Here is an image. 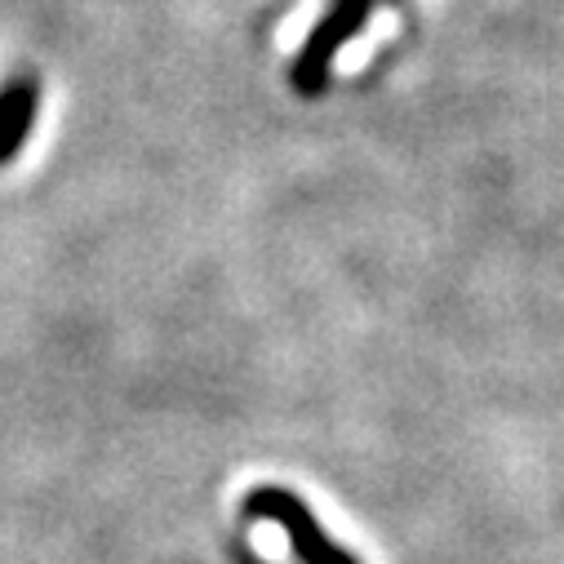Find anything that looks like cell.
Masks as SVG:
<instances>
[{
  "label": "cell",
  "instance_id": "3957f363",
  "mask_svg": "<svg viewBox=\"0 0 564 564\" xmlns=\"http://www.w3.org/2000/svg\"><path fill=\"white\" fill-rule=\"evenodd\" d=\"M41 111V80L32 72H14L0 80V165H10L32 138Z\"/></svg>",
  "mask_w": 564,
  "mask_h": 564
},
{
  "label": "cell",
  "instance_id": "6da1fadb",
  "mask_svg": "<svg viewBox=\"0 0 564 564\" xmlns=\"http://www.w3.org/2000/svg\"><path fill=\"white\" fill-rule=\"evenodd\" d=\"M245 516L249 520H267V524H275L280 533H285L294 555H299V564H360L347 546H338L321 529L312 507L294 489H285V485H258V489H249L245 494Z\"/></svg>",
  "mask_w": 564,
  "mask_h": 564
},
{
  "label": "cell",
  "instance_id": "7a4b0ae2",
  "mask_svg": "<svg viewBox=\"0 0 564 564\" xmlns=\"http://www.w3.org/2000/svg\"><path fill=\"white\" fill-rule=\"evenodd\" d=\"M369 10H373V0H334V6L321 14V23H316L312 36L303 41L299 58L290 63V85H294L303 98L325 94V85H329V76H334L338 50L365 28Z\"/></svg>",
  "mask_w": 564,
  "mask_h": 564
}]
</instances>
